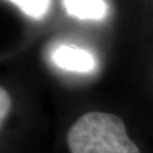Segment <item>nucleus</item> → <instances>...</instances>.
<instances>
[{
  "label": "nucleus",
  "instance_id": "nucleus-2",
  "mask_svg": "<svg viewBox=\"0 0 153 153\" xmlns=\"http://www.w3.org/2000/svg\"><path fill=\"white\" fill-rule=\"evenodd\" d=\"M52 61L57 68L74 73H89L97 65L94 56L88 50L71 45H61L55 49Z\"/></svg>",
  "mask_w": 153,
  "mask_h": 153
},
{
  "label": "nucleus",
  "instance_id": "nucleus-4",
  "mask_svg": "<svg viewBox=\"0 0 153 153\" xmlns=\"http://www.w3.org/2000/svg\"><path fill=\"white\" fill-rule=\"evenodd\" d=\"M13 3L18 9L33 19H44L50 10L51 0H8Z\"/></svg>",
  "mask_w": 153,
  "mask_h": 153
},
{
  "label": "nucleus",
  "instance_id": "nucleus-5",
  "mask_svg": "<svg viewBox=\"0 0 153 153\" xmlns=\"http://www.w3.org/2000/svg\"><path fill=\"white\" fill-rule=\"evenodd\" d=\"M12 108V98L5 88H0V121L1 125Z\"/></svg>",
  "mask_w": 153,
  "mask_h": 153
},
{
  "label": "nucleus",
  "instance_id": "nucleus-3",
  "mask_svg": "<svg viewBox=\"0 0 153 153\" xmlns=\"http://www.w3.org/2000/svg\"><path fill=\"white\" fill-rule=\"evenodd\" d=\"M65 12L73 18L100 21L108 13L105 0H63Z\"/></svg>",
  "mask_w": 153,
  "mask_h": 153
},
{
  "label": "nucleus",
  "instance_id": "nucleus-1",
  "mask_svg": "<svg viewBox=\"0 0 153 153\" xmlns=\"http://www.w3.org/2000/svg\"><path fill=\"white\" fill-rule=\"evenodd\" d=\"M70 153H140L119 116L89 111L74 121L66 133Z\"/></svg>",
  "mask_w": 153,
  "mask_h": 153
}]
</instances>
